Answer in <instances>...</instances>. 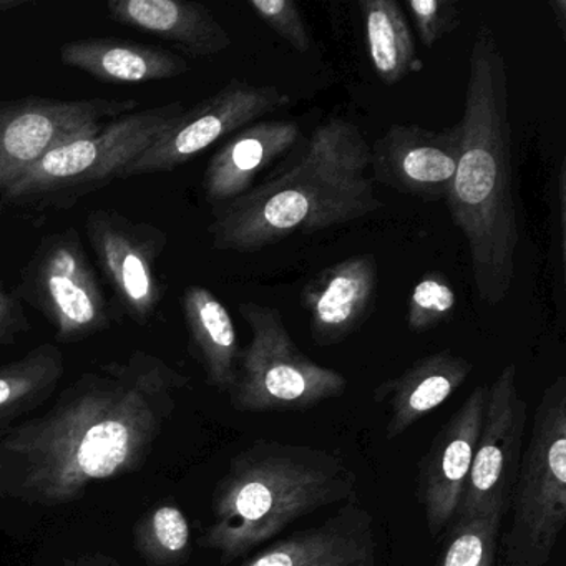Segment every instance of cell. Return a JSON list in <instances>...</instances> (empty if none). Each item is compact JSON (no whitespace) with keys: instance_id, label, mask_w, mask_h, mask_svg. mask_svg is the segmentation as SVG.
<instances>
[{"instance_id":"1","label":"cell","mask_w":566,"mask_h":566,"mask_svg":"<svg viewBox=\"0 0 566 566\" xmlns=\"http://www.w3.org/2000/svg\"><path fill=\"white\" fill-rule=\"evenodd\" d=\"M187 382L142 353L85 374L48 412L0 442L15 467V495L61 505L84 495L91 483L140 469L174 412L175 390Z\"/></svg>"},{"instance_id":"2","label":"cell","mask_w":566,"mask_h":566,"mask_svg":"<svg viewBox=\"0 0 566 566\" xmlns=\"http://www.w3.org/2000/svg\"><path fill=\"white\" fill-rule=\"evenodd\" d=\"M459 127V167L447 207L469 244L480 300L499 306L515 281L520 227L509 77L502 49L486 25H480L470 49Z\"/></svg>"},{"instance_id":"3","label":"cell","mask_w":566,"mask_h":566,"mask_svg":"<svg viewBox=\"0 0 566 566\" xmlns=\"http://www.w3.org/2000/svg\"><path fill=\"white\" fill-rule=\"evenodd\" d=\"M370 145L356 125L331 118L296 161L233 203L210 227L213 247L253 253L294 233H316L369 217L384 207L374 193Z\"/></svg>"},{"instance_id":"4","label":"cell","mask_w":566,"mask_h":566,"mask_svg":"<svg viewBox=\"0 0 566 566\" xmlns=\"http://www.w3.org/2000/svg\"><path fill=\"white\" fill-rule=\"evenodd\" d=\"M357 475L340 457L301 443L254 440L231 459L201 538L230 563L324 506L356 502Z\"/></svg>"},{"instance_id":"5","label":"cell","mask_w":566,"mask_h":566,"mask_svg":"<svg viewBox=\"0 0 566 566\" xmlns=\"http://www.w3.org/2000/svg\"><path fill=\"white\" fill-rule=\"evenodd\" d=\"M499 538L502 566H545L566 523V377L539 397Z\"/></svg>"},{"instance_id":"6","label":"cell","mask_w":566,"mask_h":566,"mask_svg":"<svg viewBox=\"0 0 566 566\" xmlns=\"http://www.w3.org/2000/svg\"><path fill=\"white\" fill-rule=\"evenodd\" d=\"M238 311L250 326L251 343L240 353L237 382L228 392L234 410L313 409L346 392V377L307 357L294 343L276 307L248 301Z\"/></svg>"},{"instance_id":"7","label":"cell","mask_w":566,"mask_h":566,"mask_svg":"<svg viewBox=\"0 0 566 566\" xmlns=\"http://www.w3.org/2000/svg\"><path fill=\"white\" fill-rule=\"evenodd\" d=\"M184 112L181 102H171L114 118L45 155L6 191L4 198L34 201L55 195L84 193L120 178L122 171Z\"/></svg>"},{"instance_id":"8","label":"cell","mask_w":566,"mask_h":566,"mask_svg":"<svg viewBox=\"0 0 566 566\" xmlns=\"http://www.w3.org/2000/svg\"><path fill=\"white\" fill-rule=\"evenodd\" d=\"M516 373L515 363L506 364L489 386L472 469L453 520L503 518L509 512L526 429V402L520 396Z\"/></svg>"},{"instance_id":"9","label":"cell","mask_w":566,"mask_h":566,"mask_svg":"<svg viewBox=\"0 0 566 566\" xmlns=\"http://www.w3.org/2000/svg\"><path fill=\"white\" fill-rule=\"evenodd\" d=\"M137 105V101L111 98L0 102V193L4 195L55 148L130 114Z\"/></svg>"},{"instance_id":"10","label":"cell","mask_w":566,"mask_h":566,"mask_svg":"<svg viewBox=\"0 0 566 566\" xmlns=\"http://www.w3.org/2000/svg\"><path fill=\"white\" fill-rule=\"evenodd\" d=\"M290 95L273 85H251L231 81L220 92L191 108H185L177 120L138 155L120 178L168 174L188 164L224 137L263 120L266 115L290 105Z\"/></svg>"},{"instance_id":"11","label":"cell","mask_w":566,"mask_h":566,"mask_svg":"<svg viewBox=\"0 0 566 566\" xmlns=\"http://www.w3.org/2000/svg\"><path fill=\"white\" fill-rule=\"evenodd\" d=\"M25 286L61 340L84 339L111 324L97 277L72 231L45 243L29 268Z\"/></svg>"},{"instance_id":"12","label":"cell","mask_w":566,"mask_h":566,"mask_svg":"<svg viewBox=\"0 0 566 566\" xmlns=\"http://www.w3.org/2000/svg\"><path fill=\"white\" fill-rule=\"evenodd\" d=\"M486 396L489 386H476L465 402L440 427L419 460L417 500L422 505L427 530L432 538H437L452 523L459 509L482 430Z\"/></svg>"},{"instance_id":"13","label":"cell","mask_w":566,"mask_h":566,"mask_svg":"<svg viewBox=\"0 0 566 566\" xmlns=\"http://www.w3.org/2000/svg\"><path fill=\"white\" fill-rule=\"evenodd\" d=\"M459 124L433 132L392 125L370 147L373 180L422 201L447 200L460 158Z\"/></svg>"},{"instance_id":"14","label":"cell","mask_w":566,"mask_h":566,"mask_svg":"<svg viewBox=\"0 0 566 566\" xmlns=\"http://www.w3.org/2000/svg\"><path fill=\"white\" fill-rule=\"evenodd\" d=\"M87 233L122 306L132 321L147 324L164 297L155 270L164 251V234L104 210L87 218Z\"/></svg>"},{"instance_id":"15","label":"cell","mask_w":566,"mask_h":566,"mask_svg":"<svg viewBox=\"0 0 566 566\" xmlns=\"http://www.w3.org/2000/svg\"><path fill=\"white\" fill-rule=\"evenodd\" d=\"M377 283L376 256L369 253L347 258L317 273L301 293L314 343L331 347L353 336L373 311Z\"/></svg>"},{"instance_id":"16","label":"cell","mask_w":566,"mask_h":566,"mask_svg":"<svg viewBox=\"0 0 566 566\" xmlns=\"http://www.w3.org/2000/svg\"><path fill=\"white\" fill-rule=\"evenodd\" d=\"M374 552L373 515L350 502L319 525L273 543L241 566H363L374 562Z\"/></svg>"},{"instance_id":"17","label":"cell","mask_w":566,"mask_h":566,"mask_svg":"<svg viewBox=\"0 0 566 566\" xmlns=\"http://www.w3.org/2000/svg\"><path fill=\"white\" fill-rule=\"evenodd\" d=\"M303 134L294 120H258L231 135L211 157L203 177L208 203L220 208L253 190L258 175L297 147Z\"/></svg>"},{"instance_id":"18","label":"cell","mask_w":566,"mask_h":566,"mask_svg":"<svg viewBox=\"0 0 566 566\" xmlns=\"http://www.w3.org/2000/svg\"><path fill=\"white\" fill-rule=\"evenodd\" d=\"M472 369L465 357L457 356L452 350H439L416 360L396 379L380 384L374 390V400L389 399L387 439H397L413 423L439 409L465 382Z\"/></svg>"},{"instance_id":"19","label":"cell","mask_w":566,"mask_h":566,"mask_svg":"<svg viewBox=\"0 0 566 566\" xmlns=\"http://www.w3.org/2000/svg\"><path fill=\"white\" fill-rule=\"evenodd\" d=\"M108 18L157 35L193 57H211L231 48L230 34L211 11L181 0H112Z\"/></svg>"},{"instance_id":"20","label":"cell","mask_w":566,"mask_h":566,"mask_svg":"<svg viewBox=\"0 0 566 566\" xmlns=\"http://www.w3.org/2000/svg\"><path fill=\"white\" fill-rule=\"evenodd\" d=\"M61 59L69 67L108 84L170 81L190 71L184 57L167 49L114 38L69 42L61 49Z\"/></svg>"},{"instance_id":"21","label":"cell","mask_w":566,"mask_h":566,"mask_svg":"<svg viewBox=\"0 0 566 566\" xmlns=\"http://www.w3.org/2000/svg\"><path fill=\"white\" fill-rule=\"evenodd\" d=\"M181 304L191 344L208 382L221 392H230L237 382L240 360L237 326L230 311L213 291L203 286L187 287Z\"/></svg>"},{"instance_id":"22","label":"cell","mask_w":566,"mask_h":566,"mask_svg":"<svg viewBox=\"0 0 566 566\" xmlns=\"http://www.w3.org/2000/svg\"><path fill=\"white\" fill-rule=\"evenodd\" d=\"M367 55L382 84L397 85L422 71L409 22L396 0H359Z\"/></svg>"},{"instance_id":"23","label":"cell","mask_w":566,"mask_h":566,"mask_svg":"<svg viewBox=\"0 0 566 566\" xmlns=\"http://www.w3.org/2000/svg\"><path fill=\"white\" fill-rule=\"evenodd\" d=\"M64 374L61 350L42 344L0 367V422L21 416L51 396Z\"/></svg>"},{"instance_id":"24","label":"cell","mask_w":566,"mask_h":566,"mask_svg":"<svg viewBox=\"0 0 566 566\" xmlns=\"http://www.w3.org/2000/svg\"><path fill=\"white\" fill-rule=\"evenodd\" d=\"M135 546L148 566H180L191 553V530L177 505H160L135 526Z\"/></svg>"},{"instance_id":"25","label":"cell","mask_w":566,"mask_h":566,"mask_svg":"<svg viewBox=\"0 0 566 566\" xmlns=\"http://www.w3.org/2000/svg\"><path fill=\"white\" fill-rule=\"evenodd\" d=\"M500 516L453 520L436 566H495Z\"/></svg>"},{"instance_id":"26","label":"cell","mask_w":566,"mask_h":566,"mask_svg":"<svg viewBox=\"0 0 566 566\" xmlns=\"http://www.w3.org/2000/svg\"><path fill=\"white\" fill-rule=\"evenodd\" d=\"M457 307V294L449 277L439 271H430L420 277L407 304L406 323L413 334L436 329L452 319Z\"/></svg>"},{"instance_id":"27","label":"cell","mask_w":566,"mask_h":566,"mask_svg":"<svg viewBox=\"0 0 566 566\" xmlns=\"http://www.w3.org/2000/svg\"><path fill=\"white\" fill-rule=\"evenodd\" d=\"M250 9L294 51L310 52L311 34L303 12L293 0H251Z\"/></svg>"},{"instance_id":"28","label":"cell","mask_w":566,"mask_h":566,"mask_svg":"<svg viewBox=\"0 0 566 566\" xmlns=\"http://www.w3.org/2000/svg\"><path fill=\"white\" fill-rule=\"evenodd\" d=\"M407 11L416 25L420 44L432 49L440 39L460 28L462 12L455 0H410Z\"/></svg>"},{"instance_id":"29","label":"cell","mask_w":566,"mask_h":566,"mask_svg":"<svg viewBox=\"0 0 566 566\" xmlns=\"http://www.w3.org/2000/svg\"><path fill=\"white\" fill-rule=\"evenodd\" d=\"M566 251V160L559 161L552 190V254L559 277L565 273Z\"/></svg>"},{"instance_id":"30","label":"cell","mask_w":566,"mask_h":566,"mask_svg":"<svg viewBox=\"0 0 566 566\" xmlns=\"http://www.w3.org/2000/svg\"><path fill=\"white\" fill-rule=\"evenodd\" d=\"M25 329L28 323L18 301L0 287V346L15 343L19 334Z\"/></svg>"},{"instance_id":"31","label":"cell","mask_w":566,"mask_h":566,"mask_svg":"<svg viewBox=\"0 0 566 566\" xmlns=\"http://www.w3.org/2000/svg\"><path fill=\"white\" fill-rule=\"evenodd\" d=\"M548 6L558 31L562 32L563 38H566V0H549Z\"/></svg>"},{"instance_id":"32","label":"cell","mask_w":566,"mask_h":566,"mask_svg":"<svg viewBox=\"0 0 566 566\" xmlns=\"http://www.w3.org/2000/svg\"><path fill=\"white\" fill-rule=\"evenodd\" d=\"M72 566H122L117 559L111 558V556L101 555H88L84 558H78L77 562L72 563Z\"/></svg>"},{"instance_id":"33","label":"cell","mask_w":566,"mask_h":566,"mask_svg":"<svg viewBox=\"0 0 566 566\" xmlns=\"http://www.w3.org/2000/svg\"><path fill=\"white\" fill-rule=\"evenodd\" d=\"M25 4H28V0H0V14L14 11V9L22 8Z\"/></svg>"},{"instance_id":"34","label":"cell","mask_w":566,"mask_h":566,"mask_svg":"<svg viewBox=\"0 0 566 566\" xmlns=\"http://www.w3.org/2000/svg\"><path fill=\"white\" fill-rule=\"evenodd\" d=\"M363 566H376V563L370 562V563H366V565H363Z\"/></svg>"}]
</instances>
